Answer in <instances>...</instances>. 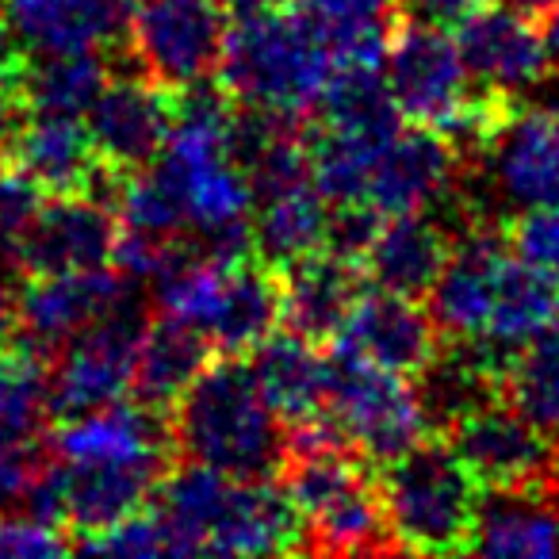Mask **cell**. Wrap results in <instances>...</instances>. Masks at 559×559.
<instances>
[{
  "label": "cell",
  "instance_id": "d4e9b609",
  "mask_svg": "<svg viewBox=\"0 0 559 559\" xmlns=\"http://www.w3.org/2000/svg\"><path fill=\"white\" fill-rule=\"evenodd\" d=\"M449 253H452L449 234L437 223H429L426 211H418V215H395V218H383L380 234L368 246L365 276L372 280L376 288L421 299L426 292H433Z\"/></svg>",
  "mask_w": 559,
  "mask_h": 559
},
{
  "label": "cell",
  "instance_id": "8fae6325",
  "mask_svg": "<svg viewBox=\"0 0 559 559\" xmlns=\"http://www.w3.org/2000/svg\"><path fill=\"white\" fill-rule=\"evenodd\" d=\"M131 296H139V280L116 264L85 272H27L16 292L20 337L39 349H62Z\"/></svg>",
  "mask_w": 559,
  "mask_h": 559
},
{
  "label": "cell",
  "instance_id": "ac0fdd59",
  "mask_svg": "<svg viewBox=\"0 0 559 559\" xmlns=\"http://www.w3.org/2000/svg\"><path fill=\"white\" fill-rule=\"evenodd\" d=\"M456 165H460V146L449 134L433 131V127L403 123L395 139L376 157L372 180H368V192H365V207H372L383 218L418 215V211L433 207L449 192L452 177H456Z\"/></svg>",
  "mask_w": 559,
  "mask_h": 559
},
{
  "label": "cell",
  "instance_id": "7a4b0ae2",
  "mask_svg": "<svg viewBox=\"0 0 559 559\" xmlns=\"http://www.w3.org/2000/svg\"><path fill=\"white\" fill-rule=\"evenodd\" d=\"M334 78V55L299 0H257L234 12L215 85L238 108L296 123L319 111Z\"/></svg>",
  "mask_w": 559,
  "mask_h": 559
},
{
  "label": "cell",
  "instance_id": "4dcf8cb0",
  "mask_svg": "<svg viewBox=\"0 0 559 559\" xmlns=\"http://www.w3.org/2000/svg\"><path fill=\"white\" fill-rule=\"evenodd\" d=\"M27 66H32V55L9 32L0 35V165L9 162L16 134L24 131L27 116H32Z\"/></svg>",
  "mask_w": 559,
  "mask_h": 559
},
{
  "label": "cell",
  "instance_id": "74e56055",
  "mask_svg": "<svg viewBox=\"0 0 559 559\" xmlns=\"http://www.w3.org/2000/svg\"><path fill=\"white\" fill-rule=\"evenodd\" d=\"M0 35H4V20H0Z\"/></svg>",
  "mask_w": 559,
  "mask_h": 559
},
{
  "label": "cell",
  "instance_id": "277c9868",
  "mask_svg": "<svg viewBox=\"0 0 559 559\" xmlns=\"http://www.w3.org/2000/svg\"><path fill=\"white\" fill-rule=\"evenodd\" d=\"M380 487L395 551H414V556L472 551L483 487L444 433H429L411 452L383 464Z\"/></svg>",
  "mask_w": 559,
  "mask_h": 559
},
{
  "label": "cell",
  "instance_id": "4316f807",
  "mask_svg": "<svg viewBox=\"0 0 559 559\" xmlns=\"http://www.w3.org/2000/svg\"><path fill=\"white\" fill-rule=\"evenodd\" d=\"M544 490L548 487L483 490L472 551L525 559L559 556V506H551Z\"/></svg>",
  "mask_w": 559,
  "mask_h": 559
},
{
  "label": "cell",
  "instance_id": "8d00e7d4",
  "mask_svg": "<svg viewBox=\"0 0 559 559\" xmlns=\"http://www.w3.org/2000/svg\"><path fill=\"white\" fill-rule=\"evenodd\" d=\"M215 4L223 12H238V9H246V4H257V0H215Z\"/></svg>",
  "mask_w": 559,
  "mask_h": 559
},
{
  "label": "cell",
  "instance_id": "9c48e42d",
  "mask_svg": "<svg viewBox=\"0 0 559 559\" xmlns=\"http://www.w3.org/2000/svg\"><path fill=\"white\" fill-rule=\"evenodd\" d=\"M226 27L215 0H139L127 43L150 78L185 93L218 73Z\"/></svg>",
  "mask_w": 559,
  "mask_h": 559
},
{
  "label": "cell",
  "instance_id": "f35d334b",
  "mask_svg": "<svg viewBox=\"0 0 559 559\" xmlns=\"http://www.w3.org/2000/svg\"><path fill=\"white\" fill-rule=\"evenodd\" d=\"M0 249H4V241H0Z\"/></svg>",
  "mask_w": 559,
  "mask_h": 559
},
{
  "label": "cell",
  "instance_id": "d6a6232c",
  "mask_svg": "<svg viewBox=\"0 0 559 559\" xmlns=\"http://www.w3.org/2000/svg\"><path fill=\"white\" fill-rule=\"evenodd\" d=\"M73 544V536L55 521H43L35 513H20V518L0 521V556L9 559H47V556H66Z\"/></svg>",
  "mask_w": 559,
  "mask_h": 559
},
{
  "label": "cell",
  "instance_id": "e0dca14e",
  "mask_svg": "<svg viewBox=\"0 0 559 559\" xmlns=\"http://www.w3.org/2000/svg\"><path fill=\"white\" fill-rule=\"evenodd\" d=\"M475 85L521 96L548 78V47L544 32L533 24V12H521L506 0H483L464 20L452 24Z\"/></svg>",
  "mask_w": 559,
  "mask_h": 559
},
{
  "label": "cell",
  "instance_id": "ffe728a7",
  "mask_svg": "<svg viewBox=\"0 0 559 559\" xmlns=\"http://www.w3.org/2000/svg\"><path fill=\"white\" fill-rule=\"evenodd\" d=\"M131 16L119 0H0L4 32L32 58L108 50L131 32Z\"/></svg>",
  "mask_w": 559,
  "mask_h": 559
},
{
  "label": "cell",
  "instance_id": "83f0119b",
  "mask_svg": "<svg viewBox=\"0 0 559 559\" xmlns=\"http://www.w3.org/2000/svg\"><path fill=\"white\" fill-rule=\"evenodd\" d=\"M50 414V368L43 349L27 337H16L0 349V437L35 441Z\"/></svg>",
  "mask_w": 559,
  "mask_h": 559
},
{
  "label": "cell",
  "instance_id": "e575fe53",
  "mask_svg": "<svg viewBox=\"0 0 559 559\" xmlns=\"http://www.w3.org/2000/svg\"><path fill=\"white\" fill-rule=\"evenodd\" d=\"M395 4L414 20H429V24H456V20H464L475 4H483V0H395Z\"/></svg>",
  "mask_w": 559,
  "mask_h": 559
},
{
  "label": "cell",
  "instance_id": "d6986e66",
  "mask_svg": "<svg viewBox=\"0 0 559 559\" xmlns=\"http://www.w3.org/2000/svg\"><path fill=\"white\" fill-rule=\"evenodd\" d=\"M506 261H510L506 230H472L452 241L444 272L429 292V311L449 342H483L487 337Z\"/></svg>",
  "mask_w": 559,
  "mask_h": 559
},
{
  "label": "cell",
  "instance_id": "f546056e",
  "mask_svg": "<svg viewBox=\"0 0 559 559\" xmlns=\"http://www.w3.org/2000/svg\"><path fill=\"white\" fill-rule=\"evenodd\" d=\"M506 403L518 406L525 418L559 433V319L518 349L506 365Z\"/></svg>",
  "mask_w": 559,
  "mask_h": 559
},
{
  "label": "cell",
  "instance_id": "4fadbf2b",
  "mask_svg": "<svg viewBox=\"0 0 559 559\" xmlns=\"http://www.w3.org/2000/svg\"><path fill=\"white\" fill-rule=\"evenodd\" d=\"M330 345L349 353V357L368 360L376 368L418 380L441 357L444 334L437 326L433 311H426L414 296H399V292L388 288H365Z\"/></svg>",
  "mask_w": 559,
  "mask_h": 559
},
{
  "label": "cell",
  "instance_id": "2e32d148",
  "mask_svg": "<svg viewBox=\"0 0 559 559\" xmlns=\"http://www.w3.org/2000/svg\"><path fill=\"white\" fill-rule=\"evenodd\" d=\"M50 452L62 464L88 467H173V460H177L169 414L142 403V399L139 403H111L100 406V411L62 418L55 437H50Z\"/></svg>",
  "mask_w": 559,
  "mask_h": 559
},
{
  "label": "cell",
  "instance_id": "8992f818",
  "mask_svg": "<svg viewBox=\"0 0 559 559\" xmlns=\"http://www.w3.org/2000/svg\"><path fill=\"white\" fill-rule=\"evenodd\" d=\"M326 418L345 437V444L376 467L391 464L433 433L418 383L342 349H330Z\"/></svg>",
  "mask_w": 559,
  "mask_h": 559
},
{
  "label": "cell",
  "instance_id": "cb8c5ba5",
  "mask_svg": "<svg viewBox=\"0 0 559 559\" xmlns=\"http://www.w3.org/2000/svg\"><path fill=\"white\" fill-rule=\"evenodd\" d=\"M330 218H334V203L322 195L314 177L261 192L253 207L257 257L276 272L307 261L319 249H326Z\"/></svg>",
  "mask_w": 559,
  "mask_h": 559
},
{
  "label": "cell",
  "instance_id": "52a82bcc",
  "mask_svg": "<svg viewBox=\"0 0 559 559\" xmlns=\"http://www.w3.org/2000/svg\"><path fill=\"white\" fill-rule=\"evenodd\" d=\"M383 81L406 123L433 127L441 134L456 131L475 96V78L460 55L456 35L444 32V24L414 16L391 24Z\"/></svg>",
  "mask_w": 559,
  "mask_h": 559
},
{
  "label": "cell",
  "instance_id": "ba28073f",
  "mask_svg": "<svg viewBox=\"0 0 559 559\" xmlns=\"http://www.w3.org/2000/svg\"><path fill=\"white\" fill-rule=\"evenodd\" d=\"M142 334H146V314L139 296H131L85 334L70 337L50 368V414L62 421L123 403L127 391L134 388Z\"/></svg>",
  "mask_w": 559,
  "mask_h": 559
},
{
  "label": "cell",
  "instance_id": "7402d4cb",
  "mask_svg": "<svg viewBox=\"0 0 559 559\" xmlns=\"http://www.w3.org/2000/svg\"><path fill=\"white\" fill-rule=\"evenodd\" d=\"M249 365H253L257 383L284 426L326 418L330 353H322L319 342L284 326L249 357Z\"/></svg>",
  "mask_w": 559,
  "mask_h": 559
},
{
  "label": "cell",
  "instance_id": "836d02e7",
  "mask_svg": "<svg viewBox=\"0 0 559 559\" xmlns=\"http://www.w3.org/2000/svg\"><path fill=\"white\" fill-rule=\"evenodd\" d=\"M43 472V452L35 441H9L0 437V506L27 495L35 475Z\"/></svg>",
  "mask_w": 559,
  "mask_h": 559
},
{
  "label": "cell",
  "instance_id": "6da1fadb",
  "mask_svg": "<svg viewBox=\"0 0 559 559\" xmlns=\"http://www.w3.org/2000/svg\"><path fill=\"white\" fill-rule=\"evenodd\" d=\"M169 556H288L311 548L304 513L280 479H238L207 464L169 467L154 498Z\"/></svg>",
  "mask_w": 559,
  "mask_h": 559
},
{
  "label": "cell",
  "instance_id": "30bf717a",
  "mask_svg": "<svg viewBox=\"0 0 559 559\" xmlns=\"http://www.w3.org/2000/svg\"><path fill=\"white\" fill-rule=\"evenodd\" d=\"M449 444L460 452L483 490H518L548 487L556 467V441L544 426L518 411L506 399L483 403L479 411L464 414L456 426L444 429Z\"/></svg>",
  "mask_w": 559,
  "mask_h": 559
},
{
  "label": "cell",
  "instance_id": "f1b7e54d",
  "mask_svg": "<svg viewBox=\"0 0 559 559\" xmlns=\"http://www.w3.org/2000/svg\"><path fill=\"white\" fill-rule=\"evenodd\" d=\"M111 70L100 50H73V55H39L27 66V96L32 111H62L88 116Z\"/></svg>",
  "mask_w": 559,
  "mask_h": 559
},
{
  "label": "cell",
  "instance_id": "9a60e30c",
  "mask_svg": "<svg viewBox=\"0 0 559 559\" xmlns=\"http://www.w3.org/2000/svg\"><path fill=\"white\" fill-rule=\"evenodd\" d=\"M4 165L32 177L47 195H104L116 203L123 180L100 157L88 119L62 111H32Z\"/></svg>",
  "mask_w": 559,
  "mask_h": 559
},
{
  "label": "cell",
  "instance_id": "7c38bea8",
  "mask_svg": "<svg viewBox=\"0 0 559 559\" xmlns=\"http://www.w3.org/2000/svg\"><path fill=\"white\" fill-rule=\"evenodd\" d=\"M177 88L154 81L146 70L111 73L85 116L108 169L127 177V173L154 165L177 123Z\"/></svg>",
  "mask_w": 559,
  "mask_h": 559
},
{
  "label": "cell",
  "instance_id": "5bb4252c",
  "mask_svg": "<svg viewBox=\"0 0 559 559\" xmlns=\"http://www.w3.org/2000/svg\"><path fill=\"white\" fill-rule=\"evenodd\" d=\"M119 215L100 195H47L27 230L12 241L20 272H85L116 264Z\"/></svg>",
  "mask_w": 559,
  "mask_h": 559
},
{
  "label": "cell",
  "instance_id": "484cf974",
  "mask_svg": "<svg viewBox=\"0 0 559 559\" xmlns=\"http://www.w3.org/2000/svg\"><path fill=\"white\" fill-rule=\"evenodd\" d=\"M218 357L207 334L169 314L146 322L139 345V368H134V395L142 403L169 414L173 403L200 380V372Z\"/></svg>",
  "mask_w": 559,
  "mask_h": 559
},
{
  "label": "cell",
  "instance_id": "1f68e13d",
  "mask_svg": "<svg viewBox=\"0 0 559 559\" xmlns=\"http://www.w3.org/2000/svg\"><path fill=\"white\" fill-rule=\"evenodd\" d=\"M78 548L85 551H108V556H169V533H165V521L157 513V506H146V510L131 513V518L116 521L104 533L81 540Z\"/></svg>",
  "mask_w": 559,
  "mask_h": 559
},
{
  "label": "cell",
  "instance_id": "603a6c76",
  "mask_svg": "<svg viewBox=\"0 0 559 559\" xmlns=\"http://www.w3.org/2000/svg\"><path fill=\"white\" fill-rule=\"evenodd\" d=\"M360 292H365V269L349 257L319 249L307 261L284 269V326L330 345Z\"/></svg>",
  "mask_w": 559,
  "mask_h": 559
},
{
  "label": "cell",
  "instance_id": "5b68a950",
  "mask_svg": "<svg viewBox=\"0 0 559 559\" xmlns=\"http://www.w3.org/2000/svg\"><path fill=\"white\" fill-rule=\"evenodd\" d=\"M276 479L304 513L314 551H326V556L395 551L380 472L360 452L353 456L349 444L288 452Z\"/></svg>",
  "mask_w": 559,
  "mask_h": 559
},
{
  "label": "cell",
  "instance_id": "3957f363",
  "mask_svg": "<svg viewBox=\"0 0 559 559\" xmlns=\"http://www.w3.org/2000/svg\"><path fill=\"white\" fill-rule=\"evenodd\" d=\"M180 460L238 479H272L288 456L284 421L264 399L246 357H215L169 411Z\"/></svg>",
  "mask_w": 559,
  "mask_h": 559
},
{
  "label": "cell",
  "instance_id": "44dd1931",
  "mask_svg": "<svg viewBox=\"0 0 559 559\" xmlns=\"http://www.w3.org/2000/svg\"><path fill=\"white\" fill-rule=\"evenodd\" d=\"M495 185L518 211L559 203V111L525 108L490 142Z\"/></svg>",
  "mask_w": 559,
  "mask_h": 559
},
{
  "label": "cell",
  "instance_id": "d590c367",
  "mask_svg": "<svg viewBox=\"0 0 559 559\" xmlns=\"http://www.w3.org/2000/svg\"><path fill=\"white\" fill-rule=\"evenodd\" d=\"M506 4H513V9H521V12H533V16H544V12L556 9L559 0H506Z\"/></svg>",
  "mask_w": 559,
  "mask_h": 559
}]
</instances>
